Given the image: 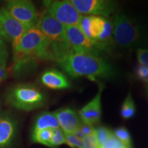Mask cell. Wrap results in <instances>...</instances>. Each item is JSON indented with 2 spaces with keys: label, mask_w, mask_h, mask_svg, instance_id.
I'll return each mask as SVG.
<instances>
[{
  "label": "cell",
  "mask_w": 148,
  "mask_h": 148,
  "mask_svg": "<svg viewBox=\"0 0 148 148\" xmlns=\"http://www.w3.org/2000/svg\"><path fill=\"white\" fill-rule=\"evenodd\" d=\"M65 72L72 77L89 78L108 77L112 75L110 64L98 54L87 52H73L58 62Z\"/></svg>",
  "instance_id": "1"
},
{
  "label": "cell",
  "mask_w": 148,
  "mask_h": 148,
  "mask_svg": "<svg viewBox=\"0 0 148 148\" xmlns=\"http://www.w3.org/2000/svg\"><path fill=\"white\" fill-rule=\"evenodd\" d=\"M16 64L21 66L35 59L51 60L49 44L37 26L27 29L14 50Z\"/></svg>",
  "instance_id": "2"
},
{
  "label": "cell",
  "mask_w": 148,
  "mask_h": 148,
  "mask_svg": "<svg viewBox=\"0 0 148 148\" xmlns=\"http://www.w3.org/2000/svg\"><path fill=\"white\" fill-rule=\"evenodd\" d=\"M36 26L47 40L51 60L59 62L68 55L74 52L66 38L65 26L47 12L40 17Z\"/></svg>",
  "instance_id": "3"
},
{
  "label": "cell",
  "mask_w": 148,
  "mask_h": 148,
  "mask_svg": "<svg viewBox=\"0 0 148 148\" xmlns=\"http://www.w3.org/2000/svg\"><path fill=\"white\" fill-rule=\"evenodd\" d=\"M5 100L19 110L30 111L39 108L45 102V97L39 88L32 84H18L7 92Z\"/></svg>",
  "instance_id": "4"
},
{
  "label": "cell",
  "mask_w": 148,
  "mask_h": 148,
  "mask_svg": "<svg viewBox=\"0 0 148 148\" xmlns=\"http://www.w3.org/2000/svg\"><path fill=\"white\" fill-rule=\"evenodd\" d=\"M112 25L114 41L119 47L129 48L141 42L143 35L140 25L127 16H115Z\"/></svg>",
  "instance_id": "5"
},
{
  "label": "cell",
  "mask_w": 148,
  "mask_h": 148,
  "mask_svg": "<svg viewBox=\"0 0 148 148\" xmlns=\"http://www.w3.org/2000/svg\"><path fill=\"white\" fill-rule=\"evenodd\" d=\"M5 8L14 18L28 29L36 26L39 21V14L32 1L25 0L9 1Z\"/></svg>",
  "instance_id": "6"
},
{
  "label": "cell",
  "mask_w": 148,
  "mask_h": 148,
  "mask_svg": "<svg viewBox=\"0 0 148 148\" xmlns=\"http://www.w3.org/2000/svg\"><path fill=\"white\" fill-rule=\"evenodd\" d=\"M46 12L64 26H78L82 16L71 1L66 0L49 3Z\"/></svg>",
  "instance_id": "7"
},
{
  "label": "cell",
  "mask_w": 148,
  "mask_h": 148,
  "mask_svg": "<svg viewBox=\"0 0 148 148\" xmlns=\"http://www.w3.org/2000/svg\"><path fill=\"white\" fill-rule=\"evenodd\" d=\"M70 1L80 14L99 15L103 18L109 16L116 8L115 3L106 0H71Z\"/></svg>",
  "instance_id": "8"
},
{
  "label": "cell",
  "mask_w": 148,
  "mask_h": 148,
  "mask_svg": "<svg viewBox=\"0 0 148 148\" xmlns=\"http://www.w3.org/2000/svg\"><path fill=\"white\" fill-rule=\"evenodd\" d=\"M66 36L74 52H87L98 54L100 50L95 41L88 38L78 26H65Z\"/></svg>",
  "instance_id": "9"
},
{
  "label": "cell",
  "mask_w": 148,
  "mask_h": 148,
  "mask_svg": "<svg viewBox=\"0 0 148 148\" xmlns=\"http://www.w3.org/2000/svg\"><path fill=\"white\" fill-rule=\"evenodd\" d=\"M0 24L14 50L28 28L14 18L5 8H0Z\"/></svg>",
  "instance_id": "10"
},
{
  "label": "cell",
  "mask_w": 148,
  "mask_h": 148,
  "mask_svg": "<svg viewBox=\"0 0 148 148\" xmlns=\"http://www.w3.org/2000/svg\"><path fill=\"white\" fill-rule=\"evenodd\" d=\"M17 122L8 112H0V148H9L15 138Z\"/></svg>",
  "instance_id": "11"
},
{
  "label": "cell",
  "mask_w": 148,
  "mask_h": 148,
  "mask_svg": "<svg viewBox=\"0 0 148 148\" xmlns=\"http://www.w3.org/2000/svg\"><path fill=\"white\" fill-rule=\"evenodd\" d=\"M53 113L64 134H74L82 123L78 114L70 108H61Z\"/></svg>",
  "instance_id": "12"
},
{
  "label": "cell",
  "mask_w": 148,
  "mask_h": 148,
  "mask_svg": "<svg viewBox=\"0 0 148 148\" xmlns=\"http://www.w3.org/2000/svg\"><path fill=\"white\" fill-rule=\"evenodd\" d=\"M101 90L102 88H101L95 97L79 110L78 115L82 123L92 126L100 121Z\"/></svg>",
  "instance_id": "13"
},
{
  "label": "cell",
  "mask_w": 148,
  "mask_h": 148,
  "mask_svg": "<svg viewBox=\"0 0 148 148\" xmlns=\"http://www.w3.org/2000/svg\"><path fill=\"white\" fill-rule=\"evenodd\" d=\"M40 82L44 86L52 89H64L70 86L66 77L58 70L49 69L42 74Z\"/></svg>",
  "instance_id": "14"
},
{
  "label": "cell",
  "mask_w": 148,
  "mask_h": 148,
  "mask_svg": "<svg viewBox=\"0 0 148 148\" xmlns=\"http://www.w3.org/2000/svg\"><path fill=\"white\" fill-rule=\"evenodd\" d=\"M60 127L58 119L54 113L45 112L38 115L35 121L33 131H38L42 130H53Z\"/></svg>",
  "instance_id": "15"
},
{
  "label": "cell",
  "mask_w": 148,
  "mask_h": 148,
  "mask_svg": "<svg viewBox=\"0 0 148 148\" xmlns=\"http://www.w3.org/2000/svg\"><path fill=\"white\" fill-rule=\"evenodd\" d=\"M106 19L102 16H91L90 18V31L91 39L95 41L103 32Z\"/></svg>",
  "instance_id": "16"
},
{
  "label": "cell",
  "mask_w": 148,
  "mask_h": 148,
  "mask_svg": "<svg viewBox=\"0 0 148 148\" xmlns=\"http://www.w3.org/2000/svg\"><path fill=\"white\" fill-rule=\"evenodd\" d=\"M53 130L46 129L38 131H33L32 140L33 142L50 147V142L52 137Z\"/></svg>",
  "instance_id": "17"
},
{
  "label": "cell",
  "mask_w": 148,
  "mask_h": 148,
  "mask_svg": "<svg viewBox=\"0 0 148 148\" xmlns=\"http://www.w3.org/2000/svg\"><path fill=\"white\" fill-rule=\"evenodd\" d=\"M120 112H121V116L125 119H131L134 116L135 112H136V108H135L134 101H133L130 92H129L123 101Z\"/></svg>",
  "instance_id": "18"
},
{
  "label": "cell",
  "mask_w": 148,
  "mask_h": 148,
  "mask_svg": "<svg viewBox=\"0 0 148 148\" xmlns=\"http://www.w3.org/2000/svg\"><path fill=\"white\" fill-rule=\"evenodd\" d=\"M114 135L124 147H132V138L130 132L125 127H119L114 131Z\"/></svg>",
  "instance_id": "19"
},
{
  "label": "cell",
  "mask_w": 148,
  "mask_h": 148,
  "mask_svg": "<svg viewBox=\"0 0 148 148\" xmlns=\"http://www.w3.org/2000/svg\"><path fill=\"white\" fill-rule=\"evenodd\" d=\"M66 144L65 135L60 127L53 130L52 137L50 142V147H58L61 145Z\"/></svg>",
  "instance_id": "20"
},
{
  "label": "cell",
  "mask_w": 148,
  "mask_h": 148,
  "mask_svg": "<svg viewBox=\"0 0 148 148\" xmlns=\"http://www.w3.org/2000/svg\"><path fill=\"white\" fill-rule=\"evenodd\" d=\"M114 133L110 130L107 128V127H99L97 129H95V135L96 138H97L99 146H100L103 143H104Z\"/></svg>",
  "instance_id": "21"
},
{
  "label": "cell",
  "mask_w": 148,
  "mask_h": 148,
  "mask_svg": "<svg viewBox=\"0 0 148 148\" xmlns=\"http://www.w3.org/2000/svg\"><path fill=\"white\" fill-rule=\"evenodd\" d=\"M66 144L71 148H83V140L77 137L74 134H64Z\"/></svg>",
  "instance_id": "22"
},
{
  "label": "cell",
  "mask_w": 148,
  "mask_h": 148,
  "mask_svg": "<svg viewBox=\"0 0 148 148\" xmlns=\"http://www.w3.org/2000/svg\"><path fill=\"white\" fill-rule=\"evenodd\" d=\"M8 53L0 54V83L2 82L8 76L7 71V59Z\"/></svg>",
  "instance_id": "23"
},
{
  "label": "cell",
  "mask_w": 148,
  "mask_h": 148,
  "mask_svg": "<svg viewBox=\"0 0 148 148\" xmlns=\"http://www.w3.org/2000/svg\"><path fill=\"white\" fill-rule=\"evenodd\" d=\"M90 18H91V16H82V18H81L80 21H79L78 27L80 29V30L86 36L91 38V35H90Z\"/></svg>",
  "instance_id": "24"
},
{
  "label": "cell",
  "mask_w": 148,
  "mask_h": 148,
  "mask_svg": "<svg viewBox=\"0 0 148 148\" xmlns=\"http://www.w3.org/2000/svg\"><path fill=\"white\" fill-rule=\"evenodd\" d=\"M136 58L138 64L148 66V48H138L136 50Z\"/></svg>",
  "instance_id": "25"
},
{
  "label": "cell",
  "mask_w": 148,
  "mask_h": 148,
  "mask_svg": "<svg viewBox=\"0 0 148 148\" xmlns=\"http://www.w3.org/2000/svg\"><path fill=\"white\" fill-rule=\"evenodd\" d=\"M135 73L138 79L148 84V66L138 64L135 69Z\"/></svg>",
  "instance_id": "26"
},
{
  "label": "cell",
  "mask_w": 148,
  "mask_h": 148,
  "mask_svg": "<svg viewBox=\"0 0 148 148\" xmlns=\"http://www.w3.org/2000/svg\"><path fill=\"white\" fill-rule=\"evenodd\" d=\"M124 146L113 134L104 143L99 146V148H122Z\"/></svg>",
  "instance_id": "27"
},
{
  "label": "cell",
  "mask_w": 148,
  "mask_h": 148,
  "mask_svg": "<svg viewBox=\"0 0 148 148\" xmlns=\"http://www.w3.org/2000/svg\"><path fill=\"white\" fill-rule=\"evenodd\" d=\"M83 148H99L95 134L86 136L83 138Z\"/></svg>",
  "instance_id": "28"
},
{
  "label": "cell",
  "mask_w": 148,
  "mask_h": 148,
  "mask_svg": "<svg viewBox=\"0 0 148 148\" xmlns=\"http://www.w3.org/2000/svg\"><path fill=\"white\" fill-rule=\"evenodd\" d=\"M79 129L82 131V132L84 134L85 136H89V135L92 134H95V129L90 125H88L86 124V123H82Z\"/></svg>",
  "instance_id": "29"
},
{
  "label": "cell",
  "mask_w": 148,
  "mask_h": 148,
  "mask_svg": "<svg viewBox=\"0 0 148 148\" xmlns=\"http://www.w3.org/2000/svg\"><path fill=\"white\" fill-rule=\"evenodd\" d=\"M6 41L3 39L2 37L0 36V54L5 53H8V47H7Z\"/></svg>",
  "instance_id": "30"
},
{
  "label": "cell",
  "mask_w": 148,
  "mask_h": 148,
  "mask_svg": "<svg viewBox=\"0 0 148 148\" xmlns=\"http://www.w3.org/2000/svg\"><path fill=\"white\" fill-rule=\"evenodd\" d=\"M0 36L2 37V38L5 40V41H9L8 37H7L6 34H5L4 31H3V29L2 28V27H1V24H0Z\"/></svg>",
  "instance_id": "31"
},
{
  "label": "cell",
  "mask_w": 148,
  "mask_h": 148,
  "mask_svg": "<svg viewBox=\"0 0 148 148\" xmlns=\"http://www.w3.org/2000/svg\"><path fill=\"white\" fill-rule=\"evenodd\" d=\"M122 148H127V147H122Z\"/></svg>",
  "instance_id": "32"
}]
</instances>
